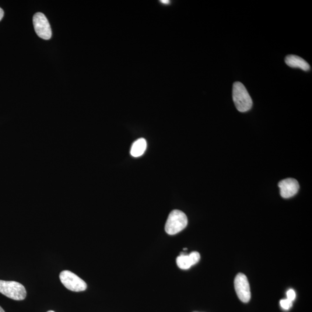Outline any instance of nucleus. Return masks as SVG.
<instances>
[{
    "instance_id": "f8f14e48",
    "label": "nucleus",
    "mask_w": 312,
    "mask_h": 312,
    "mask_svg": "<svg viewBox=\"0 0 312 312\" xmlns=\"http://www.w3.org/2000/svg\"><path fill=\"white\" fill-rule=\"evenodd\" d=\"M296 298V294L295 291L293 289H290L288 292H287V299L291 301H294Z\"/></svg>"
},
{
    "instance_id": "9d476101",
    "label": "nucleus",
    "mask_w": 312,
    "mask_h": 312,
    "mask_svg": "<svg viewBox=\"0 0 312 312\" xmlns=\"http://www.w3.org/2000/svg\"><path fill=\"white\" fill-rule=\"evenodd\" d=\"M147 147L146 141L144 138H139L133 143L131 148V155L133 157L141 156L145 152Z\"/></svg>"
},
{
    "instance_id": "0eeeda50",
    "label": "nucleus",
    "mask_w": 312,
    "mask_h": 312,
    "mask_svg": "<svg viewBox=\"0 0 312 312\" xmlns=\"http://www.w3.org/2000/svg\"><path fill=\"white\" fill-rule=\"evenodd\" d=\"M280 193L284 198H289L295 195L299 190V182L294 178H287L278 184Z\"/></svg>"
},
{
    "instance_id": "1a4fd4ad",
    "label": "nucleus",
    "mask_w": 312,
    "mask_h": 312,
    "mask_svg": "<svg viewBox=\"0 0 312 312\" xmlns=\"http://www.w3.org/2000/svg\"><path fill=\"white\" fill-rule=\"evenodd\" d=\"M286 64L292 68H299L303 71H308L311 66L303 58L296 55H289L285 59Z\"/></svg>"
},
{
    "instance_id": "f257e3e1",
    "label": "nucleus",
    "mask_w": 312,
    "mask_h": 312,
    "mask_svg": "<svg viewBox=\"0 0 312 312\" xmlns=\"http://www.w3.org/2000/svg\"><path fill=\"white\" fill-rule=\"evenodd\" d=\"M233 98L235 106L241 112L250 111L253 105V101L246 87L240 82L234 83Z\"/></svg>"
},
{
    "instance_id": "dca6fc26",
    "label": "nucleus",
    "mask_w": 312,
    "mask_h": 312,
    "mask_svg": "<svg viewBox=\"0 0 312 312\" xmlns=\"http://www.w3.org/2000/svg\"><path fill=\"white\" fill-rule=\"evenodd\" d=\"M48 312H55L53 311H48Z\"/></svg>"
},
{
    "instance_id": "f03ea898",
    "label": "nucleus",
    "mask_w": 312,
    "mask_h": 312,
    "mask_svg": "<svg viewBox=\"0 0 312 312\" xmlns=\"http://www.w3.org/2000/svg\"><path fill=\"white\" fill-rule=\"evenodd\" d=\"M188 220L186 214L180 210H174L168 216L165 230L169 235H175L187 227Z\"/></svg>"
},
{
    "instance_id": "6e6552de",
    "label": "nucleus",
    "mask_w": 312,
    "mask_h": 312,
    "mask_svg": "<svg viewBox=\"0 0 312 312\" xmlns=\"http://www.w3.org/2000/svg\"><path fill=\"white\" fill-rule=\"evenodd\" d=\"M200 254L197 251L191 252L190 254L181 253L177 258L178 267L184 270L190 269L191 266L198 263L200 260Z\"/></svg>"
},
{
    "instance_id": "f3484780",
    "label": "nucleus",
    "mask_w": 312,
    "mask_h": 312,
    "mask_svg": "<svg viewBox=\"0 0 312 312\" xmlns=\"http://www.w3.org/2000/svg\"></svg>"
},
{
    "instance_id": "2eb2a0df",
    "label": "nucleus",
    "mask_w": 312,
    "mask_h": 312,
    "mask_svg": "<svg viewBox=\"0 0 312 312\" xmlns=\"http://www.w3.org/2000/svg\"><path fill=\"white\" fill-rule=\"evenodd\" d=\"M0 312H5L1 307H0Z\"/></svg>"
},
{
    "instance_id": "39448f33",
    "label": "nucleus",
    "mask_w": 312,
    "mask_h": 312,
    "mask_svg": "<svg viewBox=\"0 0 312 312\" xmlns=\"http://www.w3.org/2000/svg\"><path fill=\"white\" fill-rule=\"evenodd\" d=\"M33 24L35 31L38 37L48 40L52 37V29L50 23L44 14L38 12L33 17Z\"/></svg>"
},
{
    "instance_id": "4468645a",
    "label": "nucleus",
    "mask_w": 312,
    "mask_h": 312,
    "mask_svg": "<svg viewBox=\"0 0 312 312\" xmlns=\"http://www.w3.org/2000/svg\"><path fill=\"white\" fill-rule=\"evenodd\" d=\"M161 2L164 3H168L170 1H161Z\"/></svg>"
},
{
    "instance_id": "20e7f679",
    "label": "nucleus",
    "mask_w": 312,
    "mask_h": 312,
    "mask_svg": "<svg viewBox=\"0 0 312 312\" xmlns=\"http://www.w3.org/2000/svg\"><path fill=\"white\" fill-rule=\"evenodd\" d=\"M60 279L62 285L72 292H83L87 289L86 282L71 271H62L60 274Z\"/></svg>"
},
{
    "instance_id": "7ed1b4c3",
    "label": "nucleus",
    "mask_w": 312,
    "mask_h": 312,
    "mask_svg": "<svg viewBox=\"0 0 312 312\" xmlns=\"http://www.w3.org/2000/svg\"><path fill=\"white\" fill-rule=\"evenodd\" d=\"M0 293L9 299L22 301L26 299L27 292L22 284L15 281L0 280Z\"/></svg>"
},
{
    "instance_id": "ddd939ff",
    "label": "nucleus",
    "mask_w": 312,
    "mask_h": 312,
    "mask_svg": "<svg viewBox=\"0 0 312 312\" xmlns=\"http://www.w3.org/2000/svg\"><path fill=\"white\" fill-rule=\"evenodd\" d=\"M3 15H4V13H3V10L1 8H0V21H1L3 18Z\"/></svg>"
},
{
    "instance_id": "9b49d317",
    "label": "nucleus",
    "mask_w": 312,
    "mask_h": 312,
    "mask_svg": "<svg viewBox=\"0 0 312 312\" xmlns=\"http://www.w3.org/2000/svg\"><path fill=\"white\" fill-rule=\"evenodd\" d=\"M280 306L285 310H289L293 306V302L288 299L282 300L280 301Z\"/></svg>"
},
{
    "instance_id": "423d86ee",
    "label": "nucleus",
    "mask_w": 312,
    "mask_h": 312,
    "mask_svg": "<svg viewBox=\"0 0 312 312\" xmlns=\"http://www.w3.org/2000/svg\"><path fill=\"white\" fill-rule=\"evenodd\" d=\"M235 289L239 299L244 303L250 302L251 292L250 283L246 275L240 273L234 280Z\"/></svg>"
}]
</instances>
